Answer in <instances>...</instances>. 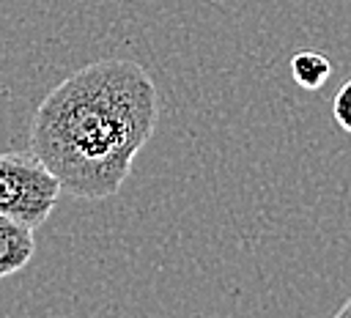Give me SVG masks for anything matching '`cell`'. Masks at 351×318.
Segmentation results:
<instances>
[{
  "label": "cell",
  "mask_w": 351,
  "mask_h": 318,
  "mask_svg": "<svg viewBox=\"0 0 351 318\" xmlns=\"http://www.w3.org/2000/svg\"><path fill=\"white\" fill-rule=\"evenodd\" d=\"M332 115L343 132L351 134V80L340 85V90L332 99Z\"/></svg>",
  "instance_id": "5"
},
{
  "label": "cell",
  "mask_w": 351,
  "mask_h": 318,
  "mask_svg": "<svg viewBox=\"0 0 351 318\" xmlns=\"http://www.w3.org/2000/svg\"><path fill=\"white\" fill-rule=\"evenodd\" d=\"M156 129V85L126 58L93 60L58 82L30 123V151L80 200L112 197Z\"/></svg>",
  "instance_id": "1"
},
{
  "label": "cell",
  "mask_w": 351,
  "mask_h": 318,
  "mask_svg": "<svg viewBox=\"0 0 351 318\" xmlns=\"http://www.w3.org/2000/svg\"><path fill=\"white\" fill-rule=\"evenodd\" d=\"M33 252H36L33 228L0 214V280L25 269Z\"/></svg>",
  "instance_id": "3"
},
{
  "label": "cell",
  "mask_w": 351,
  "mask_h": 318,
  "mask_svg": "<svg viewBox=\"0 0 351 318\" xmlns=\"http://www.w3.org/2000/svg\"><path fill=\"white\" fill-rule=\"evenodd\" d=\"M337 315H340V318H343V315H351V299H348V302H346V304L337 310Z\"/></svg>",
  "instance_id": "6"
},
{
  "label": "cell",
  "mask_w": 351,
  "mask_h": 318,
  "mask_svg": "<svg viewBox=\"0 0 351 318\" xmlns=\"http://www.w3.org/2000/svg\"><path fill=\"white\" fill-rule=\"evenodd\" d=\"M60 192V181L33 151L0 154V214L36 230L52 214Z\"/></svg>",
  "instance_id": "2"
},
{
  "label": "cell",
  "mask_w": 351,
  "mask_h": 318,
  "mask_svg": "<svg viewBox=\"0 0 351 318\" xmlns=\"http://www.w3.org/2000/svg\"><path fill=\"white\" fill-rule=\"evenodd\" d=\"M291 74H293V80H296L299 88H304V90H318V88L329 80L332 63H329L321 52H315V49H299V52L291 58Z\"/></svg>",
  "instance_id": "4"
}]
</instances>
